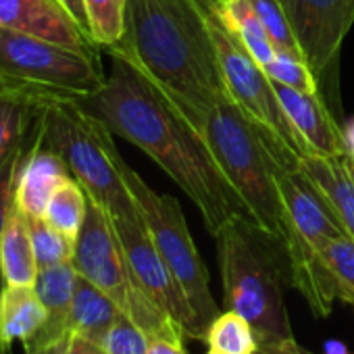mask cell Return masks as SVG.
Here are the masks:
<instances>
[{
    "label": "cell",
    "mask_w": 354,
    "mask_h": 354,
    "mask_svg": "<svg viewBox=\"0 0 354 354\" xmlns=\"http://www.w3.org/2000/svg\"><path fill=\"white\" fill-rule=\"evenodd\" d=\"M46 348H36V346H26V354H44Z\"/></svg>",
    "instance_id": "74e56055"
},
{
    "label": "cell",
    "mask_w": 354,
    "mask_h": 354,
    "mask_svg": "<svg viewBox=\"0 0 354 354\" xmlns=\"http://www.w3.org/2000/svg\"><path fill=\"white\" fill-rule=\"evenodd\" d=\"M46 317V308L34 286H5L0 294V339L7 348L13 342L36 337Z\"/></svg>",
    "instance_id": "d6986e66"
},
{
    "label": "cell",
    "mask_w": 354,
    "mask_h": 354,
    "mask_svg": "<svg viewBox=\"0 0 354 354\" xmlns=\"http://www.w3.org/2000/svg\"><path fill=\"white\" fill-rule=\"evenodd\" d=\"M146 354H186V350H184V344H180V342L152 337L150 344H148V352Z\"/></svg>",
    "instance_id": "836d02e7"
},
{
    "label": "cell",
    "mask_w": 354,
    "mask_h": 354,
    "mask_svg": "<svg viewBox=\"0 0 354 354\" xmlns=\"http://www.w3.org/2000/svg\"><path fill=\"white\" fill-rule=\"evenodd\" d=\"M325 354H350V352H346L344 350V346L339 344V342H329L327 344V352Z\"/></svg>",
    "instance_id": "8d00e7d4"
},
{
    "label": "cell",
    "mask_w": 354,
    "mask_h": 354,
    "mask_svg": "<svg viewBox=\"0 0 354 354\" xmlns=\"http://www.w3.org/2000/svg\"><path fill=\"white\" fill-rule=\"evenodd\" d=\"M0 80L57 94H90L104 82L96 53L0 28Z\"/></svg>",
    "instance_id": "30bf717a"
},
{
    "label": "cell",
    "mask_w": 354,
    "mask_h": 354,
    "mask_svg": "<svg viewBox=\"0 0 354 354\" xmlns=\"http://www.w3.org/2000/svg\"><path fill=\"white\" fill-rule=\"evenodd\" d=\"M42 144L69 169L88 198L111 217L140 215L121 173V160L113 131L86 113L71 94H46L40 113Z\"/></svg>",
    "instance_id": "5b68a950"
},
{
    "label": "cell",
    "mask_w": 354,
    "mask_h": 354,
    "mask_svg": "<svg viewBox=\"0 0 354 354\" xmlns=\"http://www.w3.org/2000/svg\"><path fill=\"white\" fill-rule=\"evenodd\" d=\"M0 265H3V277L9 286H34L38 275V261L32 244V234L28 225V217L13 203L5 227L3 240H0Z\"/></svg>",
    "instance_id": "ffe728a7"
},
{
    "label": "cell",
    "mask_w": 354,
    "mask_h": 354,
    "mask_svg": "<svg viewBox=\"0 0 354 354\" xmlns=\"http://www.w3.org/2000/svg\"><path fill=\"white\" fill-rule=\"evenodd\" d=\"M65 162L42 144V131L21 162L15 182V205L28 217H44L57 188L69 180Z\"/></svg>",
    "instance_id": "9a60e30c"
},
{
    "label": "cell",
    "mask_w": 354,
    "mask_h": 354,
    "mask_svg": "<svg viewBox=\"0 0 354 354\" xmlns=\"http://www.w3.org/2000/svg\"><path fill=\"white\" fill-rule=\"evenodd\" d=\"M57 3L71 15V19L80 26V30L88 36H90V26H88V15H86V5L84 0H57Z\"/></svg>",
    "instance_id": "d6a6232c"
},
{
    "label": "cell",
    "mask_w": 354,
    "mask_h": 354,
    "mask_svg": "<svg viewBox=\"0 0 354 354\" xmlns=\"http://www.w3.org/2000/svg\"><path fill=\"white\" fill-rule=\"evenodd\" d=\"M44 104V102H42ZM42 113V111H40ZM40 133V117L34 121L28 138L24 140V144L15 150V154L0 167V240H3V227H5V219H7V213L11 209V205L15 203V182H17V173L21 169V162L24 158L28 156L30 148L34 146L36 138ZM5 277H3V265H0V294L5 290Z\"/></svg>",
    "instance_id": "f1b7e54d"
},
{
    "label": "cell",
    "mask_w": 354,
    "mask_h": 354,
    "mask_svg": "<svg viewBox=\"0 0 354 354\" xmlns=\"http://www.w3.org/2000/svg\"><path fill=\"white\" fill-rule=\"evenodd\" d=\"M209 354H223V352H217V350H209Z\"/></svg>",
    "instance_id": "ab89813d"
},
{
    "label": "cell",
    "mask_w": 354,
    "mask_h": 354,
    "mask_svg": "<svg viewBox=\"0 0 354 354\" xmlns=\"http://www.w3.org/2000/svg\"><path fill=\"white\" fill-rule=\"evenodd\" d=\"M254 354H310L306 350H302L296 339L292 342H283V344H271V346H259Z\"/></svg>",
    "instance_id": "e575fe53"
},
{
    "label": "cell",
    "mask_w": 354,
    "mask_h": 354,
    "mask_svg": "<svg viewBox=\"0 0 354 354\" xmlns=\"http://www.w3.org/2000/svg\"><path fill=\"white\" fill-rule=\"evenodd\" d=\"M28 225H30V234H32L38 269L73 261V252H75L73 238L59 232L44 217H28Z\"/></svg>",
    "instance_id": "484cf974"
},
{
    "label": "cell",
    "mask_w": 354,
    "mask_h": 354,
    "mask_svg": "<svg viewBox=\"0 0 354 354\" xmlns=\"http://www.w3.org/2000/svg\"><path fill=\"white\" fill-rule=\"evenodd\" d=\"M80 273L75 271L73 263H61L53 267H42L38 269L34 288L46 308V323L40 329V333L24 346H36V348H48L50 344L67 337L69 331V313H71V302L75 294V283H77Z\"/></svg>",
    "instance_id": "2e32d148"
},
{
    "label": "cell",
    "mask_w": 354,
    "mask_h": 354,
    "mask_svg": "<svg viewBox=\"0 0 354 354\" xmlns=\"http://www.w3.org/2000/svg\"><path fill=\"white\" fill-rule=\"evenodd\" d=\"M111 223L119 238L125 261L133 273V279L138 281L142 292L148 298H152L177 325H180L188 337L205 339L207 335L201 329L184 290L180 288L171 269L158 254V250L144 225L142 215L111 217Z\"/></svg>",
    "instance_id": "8fae6325"
},
{
    "label": "cell",
    "mask_w": 354,
    "mask_h": 354,
    "mask_svg": "<svg viewBox=\"0 0 354 354\" xmlns=\"http://www.w3.org/2000/svg\"><path fill=\"white\" fill-rule=\"evenodd\" d=\"M213 238L225 308L248 319L259 346L292 342L294 333L283 300L288 273L283 246L242 217L221 225Z\"/></svg>",
    "instance_id": "3957f363"
},
{
    "label": "cell",
    "mask_w": 354,
    "mask_h": 354,
    "mask_svg": "<svg viewBox=\"0 0 354 354\" xmlns=\"http://www.w3.org/2000/svg\"><path fill=\"white\" fill-rule=\"evenodd\" d=\"M250 5H252L254 13L259 15L275 50L279 55H290V57L306 61L281 0H250Z\"/></svg>",
    "instance_id": "d4e9b609"
},
{
    "label": "cell",
    "mask_w": 354,
    "mask_h": 354,
    "mask_svg": "<svg viewBox=\"0 0 354 354\" xmlns=\"http://www.w3.org/2000/svg\"><path fill=\"white\" fill-rule=\"evenodd\" d=\"M90 36L98 46H113L123 38L127 0H84Z\"/></svg>",
    "instance_id": "4316f807"
},
{
    "label": "cell",
    "mask_w": 354,
    "mask_h": 354,
    "mask_svg": "<svg viewBox=\"0 0 354 354\" xmlns=\"http://www.w3.org/2000/svg\"><path fill=\"white\" fill-rule=\"evenodd\" d=\"M273 175L283 207L288 279L315 317H329L335 292L325 267V248L348 232L323 192L300 169L275 162Z\"/></svg>",
    "instance_id": "8992f818"
},
{
    "label": "cell",
    "mask_w": 354,
    "mask_h": 354,
    "mask_svg": "<svg viewBox=\"0 0 354 354\" xmlns=\"http://www.w3.org/2000/svg\"><path fill=\"white\" fill-rule=\"evenodd\" d=\"M119 313L121 310L113 298H109L102 290H98L82 275L77 277L69 313V331L86 335L100 346V339L104 337Z\"/></svg>",
    "instance_id": "44dd1931"
},
{
    "label": "cell",
    "mask_w": 354,
    "mask_h": 354,
    "mask_svg": "<svg viewBox=\"0 0 354 354\" xmlns=\"http://www.w3.org/2000/svg\"><path fill=\"white\" fill-rule=\"evenodd\" d=\"M298 169L323 192L354 240V156L350 152L306 154Z\"/></svg>",
    "instance_id": "e0dca14e"
},
{
    "label": "cell",
    "mask_w": 354,
    "mask_h": 354,
    "mask_svg": "<svg viewBox=\"0 0 354 354\" xmlns=\"http://www.w3.org/2000/svg\"><path fill=\"white\" fill-rule=\"evenodd\" d=\"M71 263L84 279L113 298L119 310L125 313L150 339L162 337L180 344L184 342L186 331L152 298H148L133 279L109 213L92 198H88L86 219L75 238Z\"/></svg>",
    "instance_id": "ba28073f"
},
{
    "label": "cell",
    "mask_w": 354,
    "mask_h": 354,
    "mask_svg": "<svg viewBox=\"0 0 354 354\" xmlns=\"http://www.w3.org/2000/svg\"><path fill=\"white\" fill-rule=\"evenodd\" d=\"M7 352H9V348L3 344V339H0V354H7Z\"/></svg>",
    "instance_id": "f35d334b"
},
{
    "label": "cell",
    "mask_w": 354,
    "mask_h": 354,
    "mask_svg": "<svg viewBox=\"0 0 354 354\" xmlns=\"http://www.w3.org/2000/svg\"><path fill=\"white\" fill-rule=\"evenodd\" d=\"M184 117L203 133L252 225L283 246V207L273 175L277 160L269 150L263 129L236 104V100L186 111Z\"/></svg>",
    "instance_id": "277c9868"
},
{
    "label": "cell",
    "mask_w": 354,
    "mask_h": 354,
    "mask_svg": "<svg viewBox=\"0 0 354 354\" xmlns=\"http://www.w3.org/2000/svg\"><path fill=\"white\" fill-rule=\"evenodd\" d=\"M106 48L109 75L98 90L73 96L75 102L148 154L194 203L211 234L236 217L250 221L203 133L125 55Z\"/></svg>",
    "instance_id": "6da1fadb"
},
{
    "label": "cell",
    "mask_w": 354,
    "mask_h": 354,
    "mask_svg": "<svg viewBox=\"0 0 354 354\" xmlns=\"http://www.w3.org/2000/svg\"><path fill=\"white\" fill-rule=\"evenodd\" d=\"M306 63L317 77L333 71L354 26V0H281Z\"/></svg>",
    "instance_id": "7c38bea8"
},
{
    "label": "cell",
    "mask_w": 354,
    "mask_h": 354,
    "mask_svg": "<svg viewBox=\"0 0 354 354\" xmlns=\"http://www.w3.org/2000/svg\"><path fill=\"white\" fill-rule=\"evenodd\" d=\"M265 73L275 84H283L300 92H321L317 75L304 59L277 53V57L265 67Z\"/></svg>",
    "instance_id": "4dcf8cb0"
},
{
    "label": "cell",
    "mask_w": 354,
    "mask_h": 354,
    "mask_svg": "<svg viewBox=\"0 0 354 354\" xmlns=\"http://www.w3.org/2000/svg\"><path fill=\"white\" fill-rule=\"evenodd\" d=\"M194 3L207 24L232 98L265 131L275 160L286 169H298L300 158L313 152L283 113L273 82L223 17L219 0Z\"/></svg>",
    "instance_id": "52a82bcc"
},
{
    "label": "cell",
    "mask_w": 354,
    "mask_h": 354,
    "mask_svg": "<svg viewBox=\"0 0 354 354\" xmlns=\"http://www.w3.org/2000/svg\"><path fill=\"white\" fill-rule=\"evenodd\" d=\"M207 342L211 350L223 354H254L259 348V337L252 325L234 310L217 315V319L209 325Z\"/></svg>",
    "instance_id": "cb8c5ba5"
},
{
    "label": "cell",
    "mask_w": 354,
    "mask_h": 354,
    "mask_svg": "<svg viewBox=\"0 0 354 354\" xmlns=\"http://www.w3.org/2000/svg\"><path fill=\"white\" fill-rule=\"evenodd\" d=\"M86 211H88V194L77 184V180L69 177V180H65L53 194L46 207L44 219L50 225H55L59 232L75 240L84 225Z\"/></svg>",
    "instance_id": "603a6c76"
},
{
    "label": "cell",
    "mask_w": 354,
    "mask_h": 354,
    "mask_svg": "<svg viewBox=\"0 0 354 354\" xmlns=\"http://www.w3.org/2000/svg\"><path fill=\"white\" fill-rule=\"evenodd\" d=\"M0 28L82 53L98 46L57 0H0Z\"/></svg>",
    "instance_id": "4fadbf2b"
},
{
    "label": "cell",
    "mask_w": 354,
    "mask_h": 354,
    "mask_svg": "<svg viewBox=\"0 0 354 354\" xmlns=\"http://www.w3.org/2000/svg\"><path fill=\"white\" fill-rule=\"evenodd\" d=\"M344 133H346V144H348V152L354 156V119L348 123V127L344 129Z\"/></svg>",
    "instance_id": "d590c367"
},
{
    "label": "cell",
    "mask_w": 354,
    "mask_h": 354,
    "mask_svg": "<svg viewBox=\"0 0 354 354\" xmlns=\"http://www.w3.org/2000/svg\"><path fill=\"white\" fill-rule=\"evenodd\" d=\"M273 88L283 113L290 117L294 129L300 133L313 154L348 152L346 133L331 117L321 92H300L275 82Z\"/></svg>",
    "instance_id": "5bb4252c"
},
{
    "label": "cell",
    "mask_w": 354,
    "mask_h": 354,
    "mask_svg": "<svg viewBox=\"0 0 354 354\" xmlns=\"http://www.w3.org/2000/svg\"><path fill=\"white\" fill-rule=\"evenodd\" d=\"M121 173L158 254L184 290L190 308L194 310L196 321L207 335L209 325L219 315V306L211 294L209 271L190 236L182 205L173 196L154 192L142 180L140 173L125 162V158L121 160Z\"/></svg>",
    "instance_id": "9c48e42d"
},
{
    "label": "cell",
    "mask_w": 354,
    "mask_h": 354,
    "mask_svg": "<svg viewBox=\"0 0 354 354\" xmlns=\"http://www.w3.org/2000/svg\"><path fill=\"white\" fill-rule=\"evenodd\" d=\"M219 7L227 24L244 42V46L250 50L257 63L265 69L277 57V50L271 44L259 15L254 13L250 5V0H219Z\"/></svg>",
    "instance_id": "7402d4cb"
},
{
    "label": "cell",
    "mask_w": 354,
    "mask_h": 354,
    "mask_svg": "<svg viewBox=\"0 0 354 354\" xmlns=\"http://www.w3.org/2000/svg\"><path fill=\"white\" fill-rule=\"evenodd\" d=\"M46 94L53 92L0 80V167L28 138L34 121L40 117Z\"/></svg>",
    "instance_id": "ac0fdd59"
},
{
    "label": "cell",
    "mask_w": 354,
    "mask_h": 354,
    "mask_svg": "<svg viewBox=\"0 0 354 354\" xmlns=\"http://www.w3.org/2000/svg\"><path fill=\"white\" fill-rule=\"evenodd\" d=\"M325 267L331 277L335 298L354 306V240L335 238L325 248Z\"/></svg>",
    "instance_id": "83f0119b"
},
{
    "label": "cell",
    "mask_w": 354,
    "mask_h": 354,
    "mask_svg": "<svg viewBox=\"0 0 354 354\" xmlns=\"http://www.w3.org/2000/svg\"><path fill=\"white\" fill-rule=\"evenodd\" d=\"M111 48L184 113L234 100L194 0H127L123 38Z\"/></svg>",
    "instance_id": "7a4b0ae2"
},
{
    "label": "cell",
    "mask_w": 354,
    "mask_h": 354,
    "mask_svg": "<svg viewBox=\"0 0 354 354\" xmlns=\"http://www.w3.org/2000/svg\"><path fill=\"white\" fill-rule=\"evenodd\" d=\"M65 354H104V350L90 337L71 331L65 344Z\"/></svg>",
    "instance_id": "1f68e13d"
},
{
    "label": "cell",
    "mask_w": 354,
    "mask_h": 354,
    "mask_svg": "<svg viewBox=\"0 0 354 354\" xmlns=\"http://www.w3.org/2000/svg\"><path fill=\"white\" fill-rule=\"evenodd\" d=\"M150 337L125 315L119 313L104 337L100 339V348L104 354H146Z\"/></svg>",
    "instance_id": "f546056e"
}]
</instances>
